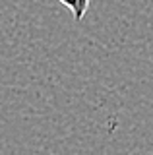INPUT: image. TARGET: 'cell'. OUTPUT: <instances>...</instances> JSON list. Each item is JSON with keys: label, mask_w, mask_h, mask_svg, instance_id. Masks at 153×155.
Listing matches in <instances>:
<instances>
[{"label": "cell", "mask_w": 153, "mask_h": 155, "mask_svg": "<svg viewBox=\"0 0 153 155\" xmlns=\"http://www.w3.org/2000/svg\"><path fill=\"white\" fill-rule=\"evenodd\" d=\"M58 2L72 10V16H74L76 21H82L89 8V0H58Z\"/></svg>", "instance_id": "6da1fadb"}, {"label": "cell", "mask_w": 153, "mask_h": 155, "mask_svg": "<svg viewBox=\"0 0 153 155\" xmlns=\"http://www.w3.org/2000/svg\"><path fill=\"white\" fill-rule=\"evenodd\" d=\"M89 2H91V0H89Z\"/></svg>", "instance_id": "7a4b0ae2"}]
</instances>
